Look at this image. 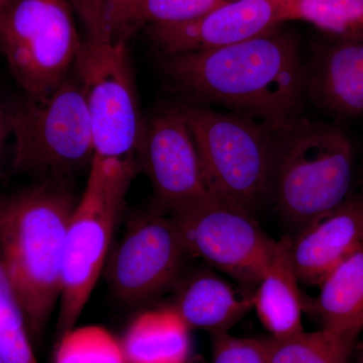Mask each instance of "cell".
Instances as JSON below:
<instances>
[{"label":"cell","mask_w":363,"mask_h":363,"mask_svg":"<svg viewBox=\"0 0 363 363\" xmlns=\"http://www.w3.org/2000/svg\"><path fill=\"white\" fill-rule=\"evenodd\" d=\"M162 64L169 85L191 101L276 131L298 121L307 74L297 40L279 26L220 49L164 56Z\"/></svg>","instance_id":"1"},{"label":"cell","mask_w":363,"mask_h":363,"mask_svg":"<svg viewBox=\"0 0 363 363\" xmlns=\"http://www.w3.org/2000/svg\"><path fill=\"white\" fill-rule=\"evenodd\" d=\"M76 203L56 187L0 200V262L39 337L60 301L67 226Z\"/></svg>","instance_id":"2"},{"label":"cell","mask_w":363,"mask_h":363,"mask_svg":"<svg viewBox=\"0 0 363 363\" xmlns=\"http://www.w3.org/2000/svg\"><path fill=\"white\" fill-rule=\"evenodd\" d=\"M353 167L352 143L343 131L296 121L279 131L269 196L286 220L302 228L347 199Z\"/></svg>","instance_id":"3"},{"label":"cell","mask_w":363,"mask_h":363,"mask_svg":"<svg viewBox=\"0 0 363 363\" xmlns=\"http://www.w3.org/2000/svg\"><path fill=\"white\" fill-rule=\"evenodd\" d=\"M210 195L255 217L271 193L279 131L233 112L180 106Z\"/></svg>","instance_id":"4"},{"label":"cell","mask_w":363,"mask_h":363,"mask_svg":"<svg viewBox=\"0 0 363 363\" xmlns=\"http://www.w3.org/2000/svg\"><path fill=\"white\" fill-rule=\"evenodd\" d=\"M82 197L67 226L58 333L75 328L108 259L117 222L138 167L94 156Z\"/></svg>","instance_id":"5"},{"label":"cell","mask_w":363,"mask_h":363,"mask_svg":"<svg viewBox=\"0 0 363 363\" xmlns=\"http://www.w3.org/2000/svg\"><path fill=\"white\" fill-rule=\"evenodd\" d=\"M82 44L68 0H9L0 9V51L28 98L56 90Z\"/></svg>","instance_id":"6"},{"label":"cell","mask_w":363,"mask_h":363,"mask_svg":"<svg viewBox=\"0 0 363 363\" xmlns=\"http://www.w3.org/2000/svg\"><path fill=\"white\" fill-rule=\"evenodd\" d=\"M13 168L63 177L91 164L94 143L84 91L72 70L48 96L13 107Z\"/></svg>","instance_id":"7"},{"label":"cell","mask_w":363,"mask_h":363,"mask_svg":"<svg viewBox=\"0 0 363 363\" xmlns=\"http://www.w3.org/2000/svg\"><path fill=\"white\" fill-rule=\"evenodd\" d=\"M126 40H83L74 65L84 91L94 156L133 162L145 140Z\"/></svg>","instance_id":"8"},{"label":"cell","mask_w":363,"mask_h":363,"mask_svg":"<svg viewBox=\"0 0 363 363\" xmlns=\"http://www.w3.org/2000/svg\"><path fill=\"white\" fill-rule=\"evenodd\" d=\"M172 219L190 255L201 257L253 295L277 242L255 217L209 197L173 212Z\"/></svg>","instance_id":"9"},{"label":"cell","mask_w":363,"mask_h":363,"mask_svg":"<svg viewBox=\"0 0 363 363\" xmlns=\"http://www.w3.org/2000/svg\"><path fill=\"white\" fill-rule=\"evenodd\" d=\"M189 255L172 217L140 215L108 255L107 284L123 302H145L175 283Z\"/></svg>","instance_id":"10"},{"label":"cell","mask_w":363,"mask_h":363,"mask_svg":"<svg viewBox=\"0 0 363 363\" xmlns=\"http://www.w3.org/2000/svg\"><path fill=\"white\" fill-rule=\"evenodd\" d=\"M138 169L145 171L157 197L172 212L212 197L180 106L162 109L147 124Z\"/></svg>","instance_id":"11"},{"label":"cell","mask_w":363,"mask_h":363,"mask_svg":"<svg viewBox=\"0 0 363 363\" xmlns=\"http://www.w3.org/2000/svg\"><path fill=\"white\" fill-rule=\"evenodd\" d=\"M284 23L276 0H233L201 18L179 25L150 26L164 56L209 51L245 42Z\"/></svg>","instance_id":"12"},{"label":"cell","mask_w":363,"mask_h":363,"mask_svg":"<svg viewBox=\"0 0 363 363\" xmlns=\"http://www.w3.org/2000/svg\"><path fill=\"white\" fill-rule=\"evenodd\" d=\"M363 245V194L348 196L329 213L301 228L292 240L298 281L319 286L328 274Z\"/></svg>","instance_id":"13"},{"label":"cell","mask_w":363,"mask_h":363,"mask_svg":"<svg viewBox=\"0 0 363 363\" xmlns=\"http://www.w3.org/2000/svg\"><path fill=\"white\" fill-rule=\"evenodd\" d=\"M306 91L335 119L363 116V38H334L313 50Z\"/></svg>","instance_id":"14"},{"label":"cell","mask_w":363,"mask_h":363,"mask_svg":"<svg viewBox=\"0 0 363 363\" xmlns=\"http://www.w3.org/2000/svg\"><path fill=\"white\" fill-rule=\"evenodd\" d=\"M305 307L294 267L292 238L285 236L277 241L269 267L253 293V308L271 337L283 339L304 331Z\"/></svg>","instance_id":"15"},{"label":"cell","mask_w":363,"mask_h":363,"mask_svg":"<svg viewBox=\"0 0 363 363\" xmlns=\"http://www.w3.org/2000/svg\"><path fill=\"white\" fill-rule=\"evenodd\" d=\"M174 309L190 328L227 331L253 308V296L240 295L213 272H200L182 286Z\"/></svg>","instance_id":"16"},{"label":"cell","mask_w":363,"mask_h":363,"mask_svg":"<svg viewBox=\"0 0 363 363\" xmlns=\"http://www.w3.org/2000/svg\"><path fill=\"white\" fill-rule=\"evenodd\" d=\"M190 329L173 306L142 313L121 341L126 363H188Z\"/></svg>","instance_id":"17"},{"label":"cell","mask_w":363,"mask_h":363,"mask_svg":"<svg viewBox=\"0 0 363 363\" xmlns=\"http://www.w3.org/2000/svg\"><path fill=\"white\" fill-rule=\"evenodd\" d=\"M309 303L322 328L359 335L363 329V245L344 259L319 285Z\"/></svg>","instance_id":"18"},{"label":"cell","mask_w":363,"mask_h":363,"mask_svg":"<svg viewBox=\"0 0 363 363\" xmlns=\"http://www.w3.org/2000/svg\"><path fill=\"white\" fill-rule=\"evenodd\" d=\"M284 23H311L334 38H363V0H276Z\"/></svg>","instance_id":"19"},{"label":"cell","mask_w":363,"mask_h":363,"mask_svg":"<svg viewBox=\"0 0 363 363\" xmlns=\"http://www.w3.org/2000/svg\"><path fill=\"white\" fill-rule=\"evenodd\" d=\"M357 336L322 328L283 339L269 338L271 363H348Z\"/></svg>","instance_id":"20"},{"label":"cell","mask_w":363,"mask_h":363,"mask_svg":"<svg viewBox=\"0 0 363 363\" xmlns=\"http://www.w3.org/2000/svg\"><path fill=\"white\" fill-rule=\"evenodd\" d=\"M0 357L6 363H39L20 302L0 262Z\"/></svg>","instance_id":"21"},{"label":"cell","mask_w":363,"mask_h":363,"mask_svg":"<svg viewBox=\"0 0 363 363\" xmlns=\"http://www.w3.org/2000/svg\"><path fill=\"white\" fill-rule=\"evenodd\" d=\"M57 363H126L121 342L97 326L83 327L62 336Z\"/></svg>","instance_id":"22"},{"label":"cell","mask_w":363,"mask_h":363,"mask_svg":"<svg viewBox=\"0 0 363 363\" xmlns=\"http://www.w3.org/2000/svg\"><path fill=\"white\" fill-rule=\"evenodd\" d=\"M233 0H143L133 16V30L143 25L188 23Z\"/></svg>","instance_id":"23"},{"label":"cell","mask_w":363,"mask_h":363,"mask_svg":"<svg viewBox=\"0 0 363 363\" xmlns=\"http://www.w3.org/2000/svg\"><path fill=\"white\" fill-rule=\"evenodd\" d=\"M211 338L212 363H271L269 338L234 337L227 331Z\"/></svg>","instance_id":"24"},{"label":"cell","mask_w":363,"mask_h":363,"mask_svg":"<svg viewBox=\"0 0 363 363\" xmlns=\"http://www.w3.org/2000/svg\"><path fill=\"white\" fill-rule=\"evenodd\" d=\"M81 18L87 39L111 42L106 23V0H68Z\"/></svg>","instance_id":"25"},{"label":"cell","mask_w":363,"mask_h":363,"mask_svg":"<svg viewBox=\"0 0 363 363\" xmlns=\"http://www.w3.org/2000/svg\"><path fill=\"white\" fill-rule=\"evenodd\" d=\"M143 0H123L118 18L111 33V40H126L128 42L133 30V16Z\"/></svg>","instance_id":"26"},{"label":"cell","mask_w":363,"mask_h":363,"mask_svg":"<svg viewBox=\"0 0 363 363\" xmlns=\"http://www.w3.org/2000/svg\"><path fill=\"white\" fill-rule=\"evenodd\" d=\"M13 106H9L0 96V162L9 136H13Z\"/></svg>","instance_id":"27"},{"label":"cell","mask_w":363,"mask_h":363,"mask_svg":"<svg viewBox=\"0 0 363 363\" xmlns=\"http://www.w3.org/2000/svg\"><path fill=\"white\" fill-rule=\"evenodd\" d=\"M123 2V0H106V23L111 40L112 30H113L117 18H118Z\"/></svg>","instance_id":"28"},{"label":"cell","mask_w":363,"mask_h":363,"mask_svg":"<svg viewBox=\"0 0 363 363\" xmlns=\"http://www.w3.org/2000/svg\"><path fill=\"white\" fill-rule=\"evenodd\" d=\"M357 363H363V350L358 348V360Z\"/></svg>","instance_id":"29"},{"label":"cell","mask_w":363,"mask_h":363,"mask_svg":"<svg viewBox=\"0 0 363 363\" xmlns=\"http://www.w3.org/2000/svg\"><path fill=\"white\" fill-rule=\"evenodd\" d=\"M9 0H0V9H1L2 7L6 6L7 2H9Z\"/></svg>","instance_id":"30"},{"label":"cell","mask_w":363,"mask_h":363,"mask_svg":"<svg viewBox=\"0 0 363 363\" xmlns=\"http://www.w3.org/2000/svg\"><path fill=\"white\" fill-rule=\"evenodd\" d=\"M358 348H360V350H363V342L362 344H360L359 346H358Z\"/></svg>","instance_id":"31"},{"label":"cell","mask_w":363,"mask_h":363,"mask_svg":"<svg viewBox=\"0 0 363 363\" xmlns=\"http://www.w3.org/2000/svg\"><path fill=\"white\" fill-rule=\"evenodd\" d=\"M0 363H6V362H4V359H2L1 357H0Z\"/></svg>","instance_id":"32"},{"label":"cell","mask_w":363,"mask_h":363,"mask_svg":"<svg viewBox=\"0 0 363 363\" xmlns=\"http://www.w3.org/2000/svg\"><path fill=\"white\" fill-rule=\"evenodd\" d=\"M362 194H363V193H362Z\"/></svg>","instance_id":"33"}]
</instances>
